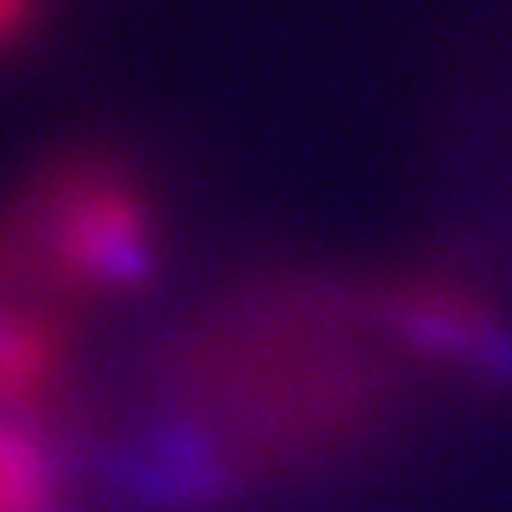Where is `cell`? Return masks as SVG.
<instances>
[{
  "instance_id": "obj_2",
  "label": "cell",
  "mask_w": 512,
  "mask_h": 512,
  "mask_svg": "<svg viewBox=\"0 0 512 512\" xmlns=\"http://www.w3.org/2000/svg\"><path fill=\"white\" fill-rule=\"evenodd\" d=\"M383 331L416 363H436L452 371H492L496 367V323L480 299L452 283H408L383 299Z\"/></svg>"
},
{
  "instance_id": "obj_1",
  "label": "cell",
  "mask_w": 512,
  "mask_h": 512,
  "mask_svg": "<svg viewBox=\"0 0 512 512\" xmlns=\"http://www.w3.org/2000/svg\"><path fill=\"white\" fill-rule=\"evenodd\" d=\"M0 259L53 307L138 299L162 259V226L134 170L65 158L17 198Z\"/></svg>"
},
{
  "instance_id": "obj_3",
  "label": "cell",
  "mask_w": 512,
  "mask_h": 512,
  "mask_svg": "<svg viewBox=\"0 0 512 512\" xmlns=\"http://www.w3.org/2000/svg\"><path fill=\"white\" fill-rule=\"evenodd\" d=\"M49 13V0H0V61L29 45Z\"/></svg>"
}]
</instances>
